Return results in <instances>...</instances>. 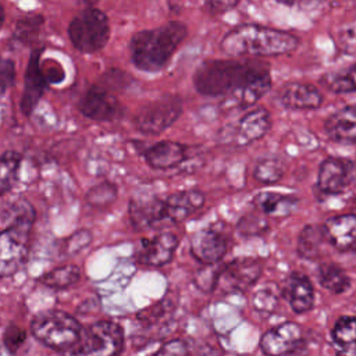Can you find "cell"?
I'll list each match as a JSON object with an SVG mask.
<instances>
[{"mask_svg":"<svg viewBox=\"0 0 356 356\" xmlns=\"http://www.w3.org/2000/svg\"><path fill=\"white\" fill-rule=\"evenodd\" d=\"M186 36L188 28L179 21H170L153 29L139 31L129 40L131 61L143 72L161 71Z\"/></svg>","mask_w":356,"mask_h":356,"instance_id":"cell-1","label":"cell"},{"mask_svg":"<svg viewBox=\"0 0 356 356\" xmlns=\"http://www.w3.org/2000/svg\"><path fill=\"white\" fill-rule=\"evenodd\" d=\"M299 39L282 29L245 24L231 29L221 40V50L234 57L284 56L298 49Z\"/></svg>","mask_w":356,"mask_h":356,"instance_id":"cell-2","label":"cell"},{"mask_svg":"<svg viewBox=\"0 0 356 356\" xmlns=\"http://www.w3.org/2000/svg\"><path fill=\"white\" fill-rule=\"evenodd\" d=\"M267 71V65L248 60H207L196 68L193 85L204 96H228Z\"/></svg>","mask_w":356,"mask_h":356,"instance_id":"cell-3","label":"cell"},{"mask_svg":"<svg viewBox=\"0 0 356 356\" xmlns=\"http://www.w3.org/2000/svg\"><path fill=\"white\" fill-rule=\"evenodd\" d=\"M35 218L36 211L25 199L13 203L7 210V227L0 231V278L15 274L25 263Z\"/></svg>","mask_w":356,"mask_h":356,"instance_id":"cell-4","label":"cell"},{"mask_svg":"<svg viewBox=\"0 0 356 356\" xmlns=\"http://www.w3.org/2000/svg\"><path fill=\"white\" fill-rule=\"evenodd\" d=\"M82 327L79 321L67 312L50 309L39 312L31 321V334L42 345L67 352L79 339Z\"/></svg>","mask_w":356,"mask_h":356,"instance_id":"cell-5","label":"cell"},{"mask_svg":"<svg viewBox=\"0 0 356 356\" xmlns=\"http://www.w3.org/2000/svg\"><path fill=\"white\" fill-rule=\"evenodd\" d=\"M124 348V330L111 320L95 321L82 328L76 343L64 356H120Z\"/></svg>","mask_w":356,"mask_h":356,"instance_id":"cell-6","label":"cell"},{"mask_svg":"<svg viewBox=\"0 0 356 356\" xmlns=\"http://www.w3.org/2000/svg\"><path fill=\"white\" fill-rule=\"evenodd\" d=\"M68 38L81 53H96L110 39V24L107 15L99 8L79 11L68 25Z\"/></svg>","mask_w":356,"mask_h":356,"instance_id":"cell-7","label":"cell"},{"mask_svg":"<svg viewBox=\"0 0 356 356\" xmlns=\"http://www.w3.org/2000/svg\"><path fill=\"white\" fill-rule=\"evenodd\" d=\"M182 114V100L178 95H163L139 108L134 125L146 135H160Z\"/></svg>","mask_w":356,"mask_h":356,"instance_id":"cell-8","label":"cell"},{"mask_svg":"<svg viewBox=\"0 0 356 356\" xmlns=\"http://www.w3.org/2000/svg\"><path fill=\"white\" fill-rule=\"evenodd\" d=\"M78 108L85 117L99 122H113L124 114V107L117 97L99 85H92L86 89L78 102Z\"/></svg>","mask_w":356,"mask_h":356,"instance_id":"cell-9","label":"cell"},{"mask_svg":"<svg viewBox=\"0 0 356 356\" xmlns=\"http://www.w3.org/2000/svg\"><path fill=\"white\" fill-rule=\"evenodd\" d=\"M303 343V331L298 323L284 321L260 338V349L266 356H288L300 349Z\"/></svg>","mask_w":356,"mask_h":356,"instance_id":"cell-10","label":"cell"},{"mask_svg":"<svg viewBox=\"0 0 356 356\" xmlns=\"http://www.w3.org/2000/svg\"><path fill=\"white\" fill-rule=\"evenodd\" d=\"M355 181V164L350 159L327 157L318 168L317 185L323 193H343Z\"/></svg>","mask_w":356,"mask_h":356,"instance_id":"cell-11","label":"cell"},{"mask_svg":"<svg viewBox=\"0 0 356 356\" xmlns=\"http://www.w3.org/2000/svg\"><path fill=\"white\" fill-rule=\"evenodd\" d=\"M191 254L203 266L220 263L228 250V236L216 227H207L192 234Z\"/></svg>","mask_w":356,"mask_h":356,"instance_id":"cell-12","label":"cell"},{"mask_svg":"<svg viewBox=\"0 0 356 356\" xmlns=\"http://www.w3.org/2000/svg\"><path fill=\"white\" fill-rule=\"evenodd\" d=\"M261 275V264L252 257H239L225 264L217 285L221 282L224 289L243 292L249 289Z\"/></svg>","mask_w":356,"mask_h":356,"instance_id":"cell-13","label":"cell"},{"mask_svg":"<svg viewBox=\"0 0 356 356\" xmlns=\"http://www.w3.org/2000/svg\"><path fill=\"white\" fill-rule=\"evenodd\" d=\"M204 195L197 189H184L163 199L165 225H175L186 220L204 204Z\"/></svg>","mask_w":356,"mask_h":356,"instance_id":"cell-14","label":"cell"},{"mask_svg":"<svg viewBox=\"0 0 356 356\" xmlns=\"http://www.w3.org/2000/svg\"><path fill=\"white\" fill-rule=\"evenodd\" d=\"M178 248V238L171 232H161L152 238L140 239L138 261L149 267H160L171 261Z\"/></svg>","mask_w":356,"mask_h":356,"instance_id":"cell-15","label":"cell"},{"mask_svg":"<svg viewBox=\"0 0 356 356\" xmlns=\"http://www.w3.org/2000/svg\"><path fill=\"white\" fill-rule=\"evenodd\" d=\"M270 111L261 106L245 113L234 128L232 140L238 146H248L261 139L271 128Z\"/></svg>","mask_w":356,"mask_h":356,"instance_id":"cell-16","label":"cell"},{"mask_svg":"<svg viewBox=\"0 0 356 356\" xmlns=\"http://www.w3.org/2000/svg\"><path fill=\"white\" fill-rule=\"evenodd\" d=\"M40 49H35L31 51L29 61L26 64L25 71V79H24V92L21 96V111L25 115H31L35 107L38 106L40 97L43 96V92L46 89V79L43 76L42 68H40Z\"/></svg>","mask_w":356,"mask_h":356,"instance_id":"cell-17","label":"cell"},{"mask_svg":"<svg viewBox=\"0 0 356 356\" xmlns=\"http://www.w3.org/2000/svg\"><path fill=\"white\" fill-rule=\"evenodd\" d=\"M325 241L339 252H350L356 239V216L353 213L334 216L321 225Z\"/></svg>","mask_w":356,"mask_h":356,"instance_id":"cell-18","label":"cell"},{"mask_svg":"<svg viewBox=\"0 0 356 356\" xmlns=\"http://www.w3.org/2000/svg\"><path fill=\"white\" fill-rule=\"evenodd\" d=\"M129 218L132 227L138 231L157 229L165 227L163 199L150 197L142 200H131L129 203Z\"/></svg>","mask_w":356,"mask_h":356,"instance_id":"cell-19","label":"cell"},{"mask_svg":"<svg viewBox=\"0 0 356 356\" xmlns=\"http://www.w3.org/2000/svg\"><path fill=\"white\" fill-rule=\"evenodd\" d=\"M280 102L289 110H314L323 104L324 97L321 92L310 83L289 82L281 89Z\"/></svg>","mask_w":356,"mask_h":356,"instance_id":"cell-20","label":"cell"},{"mask_svg":"<svg viewBox=\"0 0 356 356\" xmlns=\"http://www.w3.org/2000/svg\"><path fill=\"white\" fill-rule=\"evenodd\" d=\"M188 147L174 140H160L143 152L146 163L154 170H170L178 167L188 157Z\"/></svg>","mask_w":356,"mask_h":356,"instance_id":"cell-21","label":"cell"},{"mask_svg":"<svg viewBox=\"0 0 356 356\" xmlns=\"http://www.w3.org/2000/svg\"><path fill=\"white\" fill-rule=\"evenodd\" d=\"M282 295L288 300L291 309L298 313H306L314 306V289L307 275L302 273H292L288 275Z\"/></svg>","mask_w":356,"mask_h":356,"instance_id":"cell-22","label":"cell"},{"mask_svg":"<svg viewBox=\"0 0 356 356\" xmlns=\"http://www.w3.org/2000/svg\"><path fill=\"white\" fill-rule=\"evenodd\" d=\"M271 89V76L270 71L259 75L241 89L232 92L231 95L225 96L221 108L224 110H236V108H248L259 99H261L268 90Z\"/></svg>","mask_w":356,"mask_h":356,"instance_id":"cell-23","label":"cell"},{"mask_svg":"<svg viewBox=\"0 0 356 356\" xmlns=\"http://www.w3.org/2000/svg\"><path fill=\"white\" fill-rule=\"evenodd\" d=\"M324 132L327 136L338 143L355 145L356 140V108L346 106L332 113L324 121Z\"/></svg>","mask_w":356,"mask_h":356,"instance_id":"cell-24","label":"cell"},{"mask_svg":"<svg viewBox=\"0 0 356 356\" xmlns=\"http://www.w3.org/2000/svg\"><path fill=\"white\" fill-rule=\"evenodd\" d=\"M256 209L268 217H286L293 213L299 204V197L278 192H259L253 197Z\"/></svg>","mask_w":356,"mask_h":356,"instance_id":"cell-25","label":"cell"},{"mask_svg":"<svg viewBox=\"0 0 356 356\" xmlns=\"http://www.w3.org/2000/svg\"><path fill=\"white\" fill-rule=\"evenodd\" d=\"M355 330L353 316H341L331 330V339L338 349V356H355Z\"/></svg>","mask_w":356,"mask_h":356,"instance_id":"cell-26","label":"cell"},{"mask_svg":"<svg viewBox=\"0 0 356 356\" xmlns=\"http://www.w3.org/2000/svg\"><path fill=\"white\" fill-rule=\"evenodd\" d=\"M317 275L320 285L335 295L345 293L352 285V280L346 271L332 263L321 264L318 267Z\"/></svg>","mask_w":356,"mask_h":356,"instance_id":"cell-27","label":"cell"},{"mask_svg":"<svg viewBox=\"0 0 356 356\" xmlns=\"http://www.w3.org/2000/svg\"><path fill=\"white\" fill-rule=\"evenodd\" d=\"M325 236L321 225L309 224L306 225L298 236V254L302 259L313 260L317 259L324 243Z\"/></svg>","mask_w":356,"mask_h":356,"instance_id":"cell-28","label":"cell"},{"mask_svg":"<svg viewBox=\"0 0 356 356\" xmlns=\"http://www.w3.org/2000/svg\"><path fill=\"white\" fill-rule=\"evenodd\" d=\"M81 278V270L75 264H65L56 267L43 274L39 281L51 289H65L76 284Z\"/></svg>","mask_w":356,"mask_h":356,"instance_id":"cell-29","label":"cell"},{"mask_svg":"<svg viewBox=\"0 0 356 356\" xmlns=\"http://www.w3.org/2000/svg\"><path fill=\"white\" fill-rule=\"evenodd\" d=\"M21 161L22 156L18 152L7 150L0 154V197L15 184Z\"/></svg>","mask_w":356,"mask_h":356,"instance_id":"cell-30","label":"cell"},{"mask_svg":"<svg viewBox=\"0 0 356 356\" xmlns=\"http://www.w3.org/2000/svg\"><path fill=\"white\" fill-rule=\"evenodd\" d=\"M321 83L334 93H352L355 90V65L339 72H330L321 76Z\"/></svg>","mask_w":356,"mask_h":356,"instance_id":"cell-31","label":"cell"},{"mask_svg":"<svg viewBox=\"0 0 356 356\" xmlns=\"http://www.w3.org/2000/svg\"><path fill=\"white\" fill-rule=\"evenodd\" d=\"M285 174V164L277 157L261 159L253 171L254 178L261 184H275Z\"/></svg>","mask_w":356,"mask_h":356,"instance_id":"cell-32","label":"cell"},{"mask_svg":"<svg viewBox=\"0 0 356 356\" xmlns=\"http://www.w3.org/2000/svg\"><path fill=\"white\" fill-rule=\"evenodd\" d=\"M117 197V186L111 182H100L89 189L86 193V202L92 207L103 209L111 204Z\"/></svg>","mask_w":356,"mask_h":356,"instance_id":"cell-33","label":"cell"},{"mask_svg":"<svg viewBox=\"0 0 356 356\" xmlns=\"http://www.w3.org/2000/svg\"><path fill=\"white\" fill-rule=\"evenodd\" d=\"M267 229H268V221L259 213L245 214L236 222V232L241 236L261 235Z\"/></svg>","mask_w":356,"mask_h":356,"instance_id":"cell-34","label":"cell"},{"mask_svg":"<svg viewBox=\"0 0 356 356\" xmlns=\"http://www.w3.org/2000/svg\"><path fill=\"white\" fill-rule=\"evenodd\" d=\"M222 268H224V266H221L220 263L203 266L195 275L196 286L199 289H202L203 292H211L217 286V282H218Z\"/></svg>","mask_w":356,"mask_h":356,"instance_id":"cell-35","label":"cell"},{"mask_svg":"<svg viewBox=\"0 0 356 356\" xmlns=\"http://www.w3.org/2000/svg\"><path fill=\"white\" fill-rule=\"evenodd\" d=\"M171 309H172V302L165 296L164 299H160L157 303L152 305L150 307L140 310L138 313V318L143 324H154L163 316H165Z\"/></svg>","mask_w":356,"mask_h":356,"instance_id":"cell-36","label":"cell"},{"mask_svg":"<svg viewBox=\"0 0 356 356\" xmlns=\"http://www.w3.org/2000/svg\"><path fill=\"white\" fill-rule=\"evenodd\" d=\"M92 239H93V236H92L90 231L78 229L64 241V246H63L64 253L68 256L76 254L81 250H83L85 248H88L90 245Z\"/></svg>","mask_w":356,"mask_h":356,"instance_id":"cell-37","label":"cell"},{"mask_svg":"<svg viewBox=\"0 0 356 356\" xmlns=\"http://www.w3.org/2000/svg\"><path fill=\"white\" fill-rule=\"evenodd\" d=\"M278 306V298L277 295L268 289L263 288L259 289L253 296V307L260 313H273Z\"/></svg>","mask_w":356,"mask_h":356,"instance_id":"cell-38","label":"cell"},{"mask_svg":"<svg viewBox=\"0 0 356 356\" xmlns=\"http://www.w3.org/2000/svg\"><path fill=\"white\" fill-rule=\"evenodd\" d=\"M26 331L18 325H8L3 334V343L10 353H15L25 342Z\"/></svg>","mask_w":356,"mask_h":356,"instance_id":"cell-39","label":"cell"},{"mask_svg":"<svg viewBox=\"0 0 356 356\" xmlns=\"http://www.w3.org/2000/svg\"><path fill=\"white\" fill-rule=\"evenodd\" d=\"M43 24V17L39 14H28L25 17H22L21 19H18L17 22V32L15 35L19 39H26V36H32L35 35V32L39 31V28Z\"/></svg>","mask_w":356,"mask_h":356,"instance_id":"cell-40","label":"cell"},{"mask_svg":"<svg viewBox=\"0 0 356 356\" xmlns=\"http://www.w3.org/2000/svg\"><path fill=\"white\" fill-rule=\"evenodd\" d=\"M153 356H189V345L184 339H171L161 345Z\"/></svg>","mask_w":356,"mask_h":356,"instance_id":"cell-41","label":"cell"},{"mask_svg":"<svg viewBox=\"0 0 356 356\" xmlns=\"http://www.w3.org/2000/svg\"><path fill=\"white\" fill-rule=\"evenodd\" d=\"M15 79V64L11 58L0 56V93L6 92Z\"/></svg>","mask_w":356,"mask_h":356,"instance_id":"cell-42","label":"cell"},{"mask_svg":"<svg viewBox=\"0 0 356 356\" xmlns=\"http://www.w3.org/2000/svg\"><path fill=\"white\" fill-rule=\"evenodd\" d=\"M355 24L350 22L338 32V46L348 54H355Z\"/></svg>","mask_w":356,"mask_h":356,"instance_id":"cell-43","label":"cell"},{"mask_svg":"<svg viewBox=\"0 0 356 356\" xmlns=\"http://www.w3.org/2000/svg\"><path fill=\"white\" fill-rule=\"evenodd\" d=\"M40 68L47 83H58L64 79V70L56 61H46L43 65L40 64Z\"/></svg>","mask_w":356,"mask_h":356,"instance_id":"cell-44","label":"cell"},{"mask_svg":"<svg viewBox=\"0 0 356 356\" xmlns=\"http://www.w3.org/2000/svg\"><path fill=\"white\" fill-rule=\"evenodd\" d=\"M238 6V1H209L206 3V7H209L210 13L213 14H221L227 13L228 10Z\"/></svg>","mask_w":356,"mask_h":356,"instance_id":"cell-45","label":"cell"},{"mask_svg":"<svg viewBox=\"0 0 356 356\" xmlns=\"http://www.w3.org/2000/svg\"><path fill=\"white\" fill-rule=\"evenodd\" d=\"M199 356H220V353L213 348H206L199 353Z\"/></svg>","mask_w":356,"mask_h":356,"instance_id":"cell-46","label":"cell"},{"mask_svg":"<svg viewBox=\"0 0 356 356\" xmlns=\"http://www.w3.org/2000/svg\"><path fill=\"white\" fill-rule=\"evenodd\" d=\"M4 17H6V14H4V8H3V6L0 4V28L3 26V22H4Z\"/></svg>","mask_w":356,"mask_h":356,"instance_id":"cell-47","label":"cell"}]
</instances>
